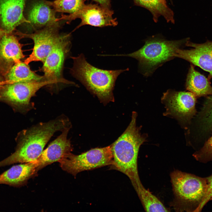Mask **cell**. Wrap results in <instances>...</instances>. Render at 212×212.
I'll return each instance as SVG.
<instances>
[{"label": "cell", "mask_w": 212, "mask_h": 212, "mask_svg": "<svg viewBox=\"0 0 212 212\" xmlns=\"http://www.w3.org/2000/svg\"><path fill=\"white\" fill-rule=\"evenodd\" d=\"M86 0H45L46 2L56 12L72 14L80 10L85 5Z\"/></svg>", "instance_id": "obj_23"}, {"label": "cell", "mask_w": 212, "mask_h": 212, "mask_svg": "<svg viewBox=\"0 0 212 212\" xmlns=\"http://www.w3.org/2000/svg\"><path fill=\"white\" fill-rule=\"evenodd\" d=\"M12 33H6L0 40V70L5 75L15 63L25 57L22 45Z\"/></svg>", "instance_id": "obj_15"}, {"label": "cell", "mask_w": 212, "mask_h": 212, "mask_svg": "<svg viewBox=\"0 0 212 212\" xmlns=\"http://www.w3.org/2000/svg\"><path fill=\"white\" fill-rule=\"evenodd\" d=\"M193 156L196 160L201 163H205L212 161V135Z\"/></svg>", "instance_id": "obj_24"}, {"label": "cell", "mask_w": 212, "mask_h": 212, "mask_svg": "<svg viewBox=\"0 0 212 212\" xmlns=\"http://www.w3.org/2000/svg\"><path fill=\"white\" fill-rule=\"evenodd\" d=\"M137 113L133 112L131 122L122 134L111 145L112 155L111 167L126 175L133 186L141 182L138 171L137 159L141 145L146 137L137 127Z\"/></svg>", "instance_id": "obj_2"}, {"label": "cell", "mask_w": 212, "mask_h": 212, "mask_svg": "<svg viewBox=\"0 0 212 212\" xmlns=\"http://www.w3.org/2000/svg\"><path fill=\"white\" fill-rule=\"evenodd\" d=\"M113 11L100 5L90 4H85L77 12L68 15H62L58 20H66L67 23L77 18L81 20V22L77 27L89 25L97 27L115 26L117 24L116 19L113 17Z\"/></svg>", "instance_id": "obj_11"}, {"label": "cell", "mask_w": 212, "mask_h": 212, "mask_svg": "<svg viewBox=\"0 0 212 212\" xmlns=\"http://www.w3.org/2000/svg\"><path fill=\"white\" fill-rule=\"evenodd\" d=\"M72 58L73 61V67L70 69L72 75L100 101L105 103L113 101V91L116 80L121 73L128 69H100L89 63L83 54Z\"/></svg>", "instance_id": "obj_3"}, {"label": "cell", "mask_w": 212, "mask_h": 212, "mask_svg": "<svg viewBox=\"0 0 212 212\" xmlns=\"http://www.w3.org/2000/svg\"><path fill=\"white\" fill-rule=\"evenodd\" d=\"M5 75L0 70V90L3 86L6 83Z\"/></svg>", "instance_id": "obj_27"}, {"label": "cell", "mask_w": 212, "mask_h": 212, "mask_svg": "<svg viewBox=\"0 0 212 212\" xmlns=\"http://www.w3.org/2000/svg\"><path fill=\"white\" fill-rule=\"evenodd\" d=\"M137 5L144 7L151 13L154 21L156 22L163 16L167 22L174 24L175 20L172 10L167 5L165 0H133Z\"/></svg>", "instance_id": "obj_20"}, {"label": "cell", "mask_w": 212, "mask_h": 212, "mask_svg": "<svg viewBox=\"0 0 212 212\" xmlns=\"http://www.w3.org/2000/svg\"><path fill=\"white\" fill-rule=\"evenodd\" d=\"M70 34H61L43 62L41 69L44 73V80L49 83V86L59 83L75 84L63 78L62 74L64 60L71 45Z\"/></svg>", "instance_id": "obj_7"}, {"label": "cell", "mask_w": 212, "mask_h": 212, "mask_svg": "<svg viewBox=\"0 0 212 212\" xmlns=\"http://www.w3.org/2000/svg\"><path fill=\"white\" fill-rule=\"evenodd\" d=\"M69 127H71V125L68 118L65 116L61 115L54 119L39 123L23 130L19 136L16 150L0 162V167L35 160L55 132H62Z\"/></svg>", "instance_id": "obj_1"}, {"label": "cell", "mask_w": 212, "mask_h": 212, "mask_svg": "<svg viewBox=\"0 0 212 212\" xmlns=\"http://www.w3.org/2000/svg\"><path fill=\"white\" fill-rule=\"evenodd\" d=\"M98 3L99 4L105 7L110 9V0H92Z\"/></svg>", "instance_id": "obj_26"}, {"label": "cell", "mask_w": 212, "mask_h": 212, "mask_svg": "<svg viewBox=\"0 0 212 212\" xmlns=\"http://www.w3.org/2000/svg\"><path fill=\"white\" fill-rule=\"evenodd\" d=\"M25 0H0V24L7 33H12L16 27L29 21L23 14Z\"/></svg>", "instance_id": "obj_13"}, {"label": "cell", "mask_w": 212, "mask_h": 212, "mask_svg": "<svg viewBox=\"0 0 212 212\" xmlns=\"http://www.w3.org/2000/svg\"><path fill=\"white\" fill-rule=\"evenodd\" d=\"M71 127H67L62 131L61 134L43 150L37 159L39 170L53 163L58 162L71 153L72 148L71 141L67 138Z\"/></svg>", "instance_id": "obj_14"}, {"label": "cell", "mask_w": 212, "mask_h": 212, "mask_svg": "<svg viewBox=\"0 0 212 212\" xmlns=\"http://www.w3.org/2000/svg\"><path fill=\"white\" fill-rule=\"evenodd\" d=\"M59 26H51L37 30L33 33L17 32L21 38L31 39L34 43L32 51L24 62L27 64L33 62H44L61 34Z\"/></svg>", "instance_id": "obj_10"}, {"label": "cell", "mask_w": 212, "mask_h": 212, "mask_svg": "<svg viewBox=\"0 0 212 212\" xmlns=\"http://www.w3.org/2000/svg\"><path fill=\"white\" fill-rule=\"evenodd\" d=\"M45 0H39L32 3L28 12L27 20L32 29L35 31L45 27L59 26L56 11Z\"/></svg>", "instance_id": "obj_16"}, {"label": "cell", "mask_w": 212, "mask_h": 212, "mask_svg": "<svg viewBox=\"0 0 212 212\" xmlns=\"http://www.w3.org/2000/svg\"><path fill=\"white\" fill-rule=\"evenodd\" d=\"M39 170L37 160L13 166L0 175V184L21 186L35 175Z\"/></svg>", "instance_id": "obj_17"}, {"label": "cell", "mask_w": 212, "mask_h": 212, "mask_svg": "<svg viewBox=\"0 0 212 212\" xmlns=\"http://www.w3.org/2000/svg\"><path fill=\"white\" fill-rule=\"evenodd\" d=\"M206 178L208 183V190L205 199L201 207V210L208 202L212 200V174Z\"/></svg>", "instance_id": "obj_25"}, {"label": "cell", "mask_w": 212, "mask_h": 212, "mask_svg": "<svg viewBox=\"0 0 212 212\" xmlns=\"http://www.w3.org/2000/svg\"><path fill=\"white\" fill-rule=\"evenodd\" d=\"M188 38L177 40H168L152 38L145 41L140 49L126 54L107 55V56H126L137 59L141 73L145 76L150 75L159 67L175 57L177 50L185 45Z\"/></svg>", "instance_id": "obj_4"}, {"label": "cell", "mask_w": 212, "mask_h": 212, "mask_svg": "<svg viewBox=\"0 0 212 212\" xmlns=\"http://www.w3.org/2000/svg\"><path fill=\"white\" fill-rule=\"evenodd\" d=\"M49 85L48 82L44 80L6 83L0 90V97L27 112L34 107L31 98L40 88Z\"/></svg>", "instance_id": "obj_8"}, {"label": "cell", "mask_w": 212, "mask_h": 212, "mask_svg": "<svg viewBox=\"0 0 212 212\" xmlns=\"http://www.w3.org/2000/svg\"><path fill=\"white\" fill-rule=\"evenodd\" d=\"M166 111L165 116H170L182 123L189 122L195 115L196 97L190 92L168 90L161 98Z\"/></svg>", "instance_id": "obj_9"}, {"label": "cell", "mask_w": 212, "mask_h": 212, "mask_svg": "<svg viewBox=\"0 0 212 212\" xmlns=\"http://www.w3.org/2000/svg\"><path fill=\"white\" fill-rule=\"evenodd\" d=\"M198 118L200 134H207L212 131V95L207 97Z\"/></svg>", "instance_id": "obj_22"}, {"label": "cell", "mask_w": 212, "mask_h": 212, "mask_svg": "<svg viewBox=\"0 0 212 212\" xmlns=\"http://www.w3.org/2000/svg\"><path fill=\"white\" fill-rule=\"evenodd\" d=\"M58 162L62 169L74 176L84 171L111 165L112 155L111 146L92 149L79 155L71 153Z\"/></svg>", "instance_id": "obj_6"}, {"label": "cell", "mask_w": 212, "mask_h": 212, "mask_svg": "<svg viewBox=\"0 0 212 212\" xmlns=\"http://www.w3.org/2000/svg\"><path fill=\"white\" fill-rule=\"evenodd\" d=\"M171 178L174 194L181 201L183 209L188 211H201L208 190L206 177L175 170Z\"/></svg>", "instance_id": "obj_5"}, {"label": "cell", "mask_w": 212, "mask_h": 212, "mask_svg": "<svg viewBox=\"0 0 212 212\" xmlns=\"http://www.w3.org/2000/svg\"><path fill=\"white\" fill-rule=\"evenodd\" d=\"M5 79L6 83L44 80L43 76L37 74L29 64L21 61L13 65L6 74Z\"/></svg>", "instance_id": "obj_19"}, {"label": "cell", "mask_w": 212, "mask_h": 212, "mask_svg": "<svg viewBox=\"0 0 212 212\" xmlns=\"http://www.w3.org/2000/svg\"><path fill=\"white\" fill-rule=\"evenodd\" d=\"M6 33H7L4 30L0 28V40L3 36Z\"/></svg>", "instance_id": "obj_28"}, {"label": "cell", "mask_w": 212, "mask_h": 212, "mask_svg": "<svg viewBox=\"0 0 212 212\" xmlns=\"http://www.w3.org/2000/svg\"><path fill=\"white\" fill-rule=\"evenodd\" d=\"M185 85L186 89L196 97L212 95V87L209 80L192 64L189 69Z\"/></svg>", "instance_id": "obj_18"}, {"label": "cell", "mask_w": 212, "mask_h": 212, "mask_svg": "<svg viewBox=\"0 0 212 212\" xmlns=\"http://www.w3.org/2000/svg\"><path fill=\"white\" fill-rule=\"evenodd\" d=\"M185 45L192 47L190 49H178L175 55L198 66L209 73V77H212V42L197 44L188 40Z\"/></svg>", "instance_id": "obj_12"}, {"label": "cell", "mask_w": 212, "mask_h": 212, "mask_svg": "<svg viewBox=\"0 0 212 212\" xmlns=\"http://www.w3.org/2000/svg\"><path fill=\"white\" fill-rule=\"evenodd\" d=\"M134 188L146 211H168L158 198L144 187L141 182Z\"/></svg>", "instance_id": "obj_21"}]
</instances>
